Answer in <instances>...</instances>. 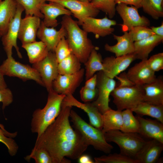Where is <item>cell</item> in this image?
I'll list each match as a JSON object with an SVG mask.
<instances>
[{"label":"cell","instance_id":"52a82bcc","mask_svg":"<svg viewBox=\"0 0 163 163\" xmlns=\"http://www.w3.org/2000/svg\"><path fill=\"white\" fill-rule=\"evenodd\" d=\"M0 69L4 76L17 77L24 82L33 80L44 87L39 73L34 68L27 64L16 61L12 56L7 57L4 61Z\"/></svg>","mask_w":163,"mask_h":163},{"label":"cell","instance_id":"f35d334b","mask_svg":"<svg viewBox=\"0 0 163 163\" xmlns=\"http://www.w3.org/2000/svg\"><path fill=\"white\" fill-rule=\"evenodd\" d=\"M128 32L134 42L142 40L155 34L150 28L144 26L134 27Z\"/></svg>","mask_w":163,"mask_h":163},{"label":"cell","instance_id":"9c48e42d","mask_svg":"<svg viewBox=\"0 0 163 163\" xmlns=\"http://www.w3.org/2000/svg\"><path fill=\"white\" fill-rule=\"evenodd\" d=\"M97 74L98 95L92 103L102 114L111 108L109 106V97L116 88V83L113 78L106 75L102 71L98 72Z\"/></svg>","mask_w":163,"mask_h":163},{"label":"cell","instance_id":"9a60e30c","mask_svg":"<svg viewBox=\"0 0 163 163\" xmlns=\"http://www.w3.org/2000/svg\"><path fill=\"white\" fill-rule=\"evenodd\" d=\"M61 106H74L80 108L87 114L89 120V124L95 127L102 130L103 126L102 114L92 103H83L75 98L72 94L66 95Z\"/></svg>","mask_w":163,"mask_h":163},{"label":"cell","instance_id":"30bf717a","mask_svg":"<svg viewBox=\"0 0 163 163\" xmlns=\"http://www.w3.org/2000/svg\"><path fill=\"white\" fill-rule=\"evenodd\" d=\"M24 11V9L23 7L18 4L15 16L10 22L6 32L1 37L3 48L7 57L12 56V49L14 47L18 57L20 58H22L19 47L17 46V40L22 18L21 15Z\"/></svg>","mask_w":163,"mask_h":163},{"label":"cell","instance_id":"ab89813d","mask_svg":"<svg viewBox=\"0 0 163 163\" xmlns=\"http://www.w3.org/2000/svg\"><path fill=\"white\" fill-rule=\"evenodd\" d=\"M54 53L58 63L72 53L66 37H63L59 42Z\"/></svg>","mask_w":163,"mask_h":163},{"label":"cell","instance_id":"3957f363","mask_svg":"<svg viewBox=\"0 0 163 163\" xmlns=\"http://www.w3.org/2000/svg\"><path fill=\"white\" fill-rule=\"evenodd\" d=\"M46 103L42 109L38 108L33 113L31 123L32 133L37 134V139L55 120L60 113L62 101L66 96L53 89L48 92Z\"/></svg>","mask_w":163,"mask_h":163},{"label":"cell","instance_id":"f5cc1de1","mask_svg":"<svg viewBox=\"0 0 163 163\" xmlns=\"http://www.w3.org/2000/svg\"><path fill=\"white\" fill-rule=\"evenodd\" d=\"M88 0L89 2H90L91 1H93V0Z\"/></svg>","mask_w":163,"mask_h":163},{"label":"cell","instance_id":"60d3db41","mask_svg":"<svg viewBox=\"0 0 163 163\" xmlns=\"http://www.w3.org/2000/svg\"><path fill=\"white\" fill-rule=\"evenodd\" d=\"M146 63L153 71H158L163 69V53H160L152 56L146 60Z\"/></svg>","mask_w":163,"mask_h":163},{"label":"cell","instance_id":"4dcf8cb0","mask_svg":"<svg viewBox=\"0 0 163 163\" xmlns=\"http://www.w3.org/2000/svg\"><path fill=\"white\" fill-rule=\"evenodd\" d=\"M81 62L72 53L58 63L59 74L71 75L79 71L81 69Z\"/></svg>","mask_w":163,"mask_h":163},{"label":"cell","instance_id":"816d5d0a","mask_svg":"<svg viewBox=\"0 0 163 163\" xmlns=\"http://www.w3.org/2000/svg\"><path fill=\"white\" fill-rule=\"evenodd\" d=\"M2 34L0 32V38L2 37Z\"/></svg>","mask_w":163,"mask_h":163},{"label":"cell","instance_id":"7bdbcfd3","mask_svg":"<svg viewBox=\"0 0 163 163\" xmlns=\"http://www.w3.org/2000/svg\"><path fill=\"white\" fill-rule=\"evenodd\" d=\"M81 100L86 102L95 100L98 95V90L96 88L94 90L88 88L85 86L81 88L80 91Z\"/></svg>","mask_w":163,"mask_h":163},{"label":"cell","instance_id":"b9f144b4","mask_svg":"<svg viewBox=\"0 0 163 163\" xmlns=\"http://www.w3.org/2000/svg\"><path fill=\"white\" fill-rule=\"evenodd\" d=\"M13 97L11 90L7 88H0V102L2 103V109L4 110L13 102ZM0 127L4 131L8 132L4 128L3 125L0 123Z\"/></svg>","mask_w":163,"mask_h":163},{"label":"cell","instance_id":"f6af8a7d","mask_svg":"<svg viewBox=\"0 0 163 163\" xmlns=\"http://www.w3.org/2000/svg\"><path fill=\"white\" fill-rule=\"evenodd\" d=\"M97 74H95L92 77L86 80L84 86L88 88L94 90L97 88Z\"/></svg>","mask_w":163,"mask_h":163},{"label":"cell","instance_id":"83f0119b","mask_svg":"<svg viewBox=\"0 0 163 163\" xmlns=\"http://www.w3.org/2000/svg\"><path fill=\"white\" fill-rule=\"evenodd\" d=\"M104 133L110 131L120 130L122 123V111L114 110L111 108L102 114Z\"/></svg>","mask_w":163,"mask_h":163},{"label":"cell","instance_id":"7dc6e473","mask_svg":"<svg viewBox=\"0 0 163 163\" xmlns=\"http://www.w3.org/2000/svg\"><path fill=\"white\" fill-rule=\"evenodd\" d=\"M78 159L79 163H95L91 157L87 154H82Z\"/></svg>","mask_w":163,"mask_h":163},{"label":"cell","instance_id":"4fadbf2b","mask_svg":"<svg viewBox=\"0 0 163 163\" xmlns=\"http://www.w3.org/2000/svg\"><path fill=\"white\" fill-rule=\"evenodd\" d=\"M116 21L105 16L102 18L88 17L85 18L81 24L82 29L88 33H92L96 38L104 37L111 34L114 30L112 26Z\"/></svg>","mask_w":163,"mask_h":163},{"label":"cell","instance_id":"f907efd6","mask_svg":"<svg viewBox=\"0 0 163 163\" xmlns=\"http://www.w3.org/2000/svg\"><path fill=\"white\" fill-rule=\"evenodd\" d=\"M80 1L83 2H89L88 0H79Z\"/></svg>","mask_w":163,"mask_h":163},{"label":"cell","instance_id":"bcb514c9","mask_svg":"<svg viewBox=\"0 0 163 163\" xmlns=\"http://www.w3.org/2000/svg\"><path fill=\"white\" fill-rule=\"evenodd\" d=\"M142 0H115L116 4L123 3L135 6L138 9L141 8Z\"/></svg>","mask_w":163,"mask_h":163},{"label":"cell","instance_id":"8992f818","mask_svg":"<svg viewBox=\"0 0 163 163\" xmlns=\"http://www.w3.org/2000/svg\"><path fill=\"white\" fill-rule=\"evenodd\" d=\"M144 93L142 86L134 85L116 87L110 95L117 110L122 111L126 109L132 110L143 101Z\"/></svg>","mask_w":163,"mask_h":163},{"label":"cell","instance_id":"f1b7e54d","mask_svg":"<svg viewBox=\"0 0 163 163\" xmlns=\"http://www.w3.org/2000/svg\"><path fill=\"white\" fill-rule=\"evenodd\" d=\"M138 116H147L163 123V105H156L145 101L131 110Z\"/></svg>","mask_w":163,"mask_h":163},{"label":"cell","instance_id":"836d02e7","mask_svg":"<svg viewBox=\"0 0 163 163\" xmlns=\"http://www.w3.org/2000/svg\"><path fill=\"white\" fill-rule=\"evenodd\" d=\"M24 8L25 16H35L43 19L44 16L41 12L42 5L46 3V0H15Z\"/></svg>","mask_w":163,"mask_h":163},{"label":"cell","instance_id":"5bb4252c","mask_svg":"<svg viewBox=\"0 0 163 163\" xmlns=\"http://www.w3.org/2000/svg\"><path fill=\"white\" fill-rule=\"evenodd\" d=\"M85 74V70L81 69L74 74H59L53 82L52 89L59 94H73L82 82Z\"/></svg>","mask_w":163,"mask_h":163},{"label":"cell","instance_id":"7c38bea8","mask_svg":"<svg viewBox=\"0 0 163 163\" xmlns=\"http://www.w3.org/2000/svg\"><path fill=\"white\" fill-rule=\"evenodd\" d=\"M46 0L58 3L69 10L78 19L79 25L85 18L96 17L100 12V11L94 7L90 2H83L79 0Z\"/></svg>","mask_w":163,"mask_h":163},{"label":"cell","instance_id":"e0dca14e","mask_svg":"<svg viewBox=\"0 0 163 163\" xmlns=\"http://www.w3.org/2000/svg\"><path fill=\"white\" fill-rule=\"evenodd\" d=\"M41 23L40 18L35 16H25L21 18L18 38L22 44L36 41L37 34Z\"/></svg>","mask_w":163,"mask_h":163},{"label":"cell","instance_id":"ffe728a7","mask_svg":"<svg viewBox=\"0 0 163 163\" xmlns=\"http://www.w3.org/2000/svg\"><path fill=\"white\" fill-rule=\"evenodd\" d=\"M40 10L44 16L43 22L45 25L49 27L55 28L58 25L57 18L59 16L72 14L69 10L63 6L53 2L43 4Z\"/></svg>","mask_w":163,"mask_h":163},{"label":"cell","instance_id":"d590c367","mask_svg":"<svg viewBox=\"0 0 163 163\" xmlns=\"http://www.w3.org/2000/svg\"><path fill=\"white\" fill-rule=\"evenodd\" d=\"M17 132L13 133L4 131L0 127V142L3 143L7 147L9 155L13 156L17 154L18 146L13 138L16 136Z\"/></svg>","mask_w":163,"mask_h":163},{"label":"cell","instance_id":"f546056e","mask_svg":"<svg viewBox=\"0 0 163 163\" xmlns=\"http://www.w3.org/2000/svg\"><path fill=\"white\" fill-rule=\"evenodd\" d=\"M98 49V47H95L92 50L87 61L84 63L86 80L92 77L96 72L103 71L104 69L103 59L101 54L97 51Z\"/></svg>","mask_w":163,"mask_h":163},{"label":"cell","instance_id":"c3c4849f","mask_svg":"<svg viewBox=\"0 0 163 163\" xmlns=\"http://www.w3.org/2000/svg\"><path fill=\"white\" fill-rule=\"evenodd\" d=\"M150 28L155 35L163 37V23L158 27H152Z\"/></svg>","mask_w":163,"mask_h":163},{"label":"cell","instance_id":"484cf974","mask_svg":"<svg viewBox=\"0 0 163 163\" xmlns=\"http://www.w3.org/2000/svg\"><path fill=\"white\" fill-rule=\"evenodd\" d=\"M17 5L15 0H3L0 2V32L2 36L6 32L15 16Z\"/></svg>","mask_w":163,"mask_h":163},{"label":"cell","instance_id":"d6986e66","mask_svg":"<svg viewBox=\"0 0 163 163\" xmlns=\"http://www.w3.org/2000/svg\"><path fill=\"white\" fill-rule=\"evenodd\" d=\"M66 36V30L62 26L58 30L54 27L46 26L42 21L37 34V38L45 44L49 51L53 52L61 39Z\"/></svg>","mask_w":163,"mask_h":163},{"label":"cell","instance_id":"603a6c76","mask_svg":"<svg viewBox=\"0 0 163 163\" xmlns=\"http://www.w3.org/2000/svg\"><path fill=\"white\" fill-rule=\"evenodd\" d=\"M117 43L113 45L106 43L104 49L107 51L114 53L115 56H119L134 53L135 50L134 42L128 32H124L122 35H113Z\"/></svg>","mask_w":163,"mask_h":163},{"label":"cell","instance_id":"ee69618b","mask_svg":"<svg viewBox=\"0 0 163 163\" xmlns=\"http://www.w3.org/2000/svg\"><path fill=\"white\" fill-rule=\"evenodd\" d=\"M115 77L117 78L120 82L119 86L131 87L135 85L128 78L126 73L123 72L119 76H117Z\"/></svg>","mask_w":163,"mask_h":163},{"label":"cell","instance_id":"cb8c5ba5","mask_svg":"<svg viewBox=\"0 0 163 163\" xmlns=\"http://www.w3.org/2000/svg\"><path fill=\"white\" fill-rule=\"evenodd\" d=\"M143 101L156 105H163V78L158 77L152 82L142 86Z\"/></svg>","mask_w":163,"mask_h":163},{"label":"cell","instance_id":"8d00e7d4","mask_svg":"<svg viewBox=\"0 0 163 163\" xmlns=\"http://www.w3.org/2000/svg\"><path fill=\"white\" fill-rule=\"evenodd\" d=\"M90 2L95 8L105 13L109 18L114 16L116 11L115 0H93Z\"/></svg>","mask_w":163,"mask_h":163},{"label":"cell","instance_id":"d6a6232c","mask_svg":"<svg viewBox=\"0 0 163 163\" xmlns=\"http://www.w3.org/2000/svg\"><path fill=\"white\" fill-rule=\"evenodd\" d=\"M163 0H142L141 8L144 11L154 19L163 16Z\"/></svg>","mask_w":163,"mask_h":163},{"label":"cell","instance_id":"7402d4cb","mask_svg":"<svg viewBox=\"0 0 163 163\" xmlns=\"http://www.w3.org/2000/svg\"><path fill=\"white\" fill-rule=\"evenodd\" d=\"M140 125L139 133L142 137L157 140L163 143V123L157 120L136 117Z\"/></svg>","mask_w":163,"mask_h":163},{"label":"cell","instance_id":"277c9868","mask_svg":"<svg viewBox=\"0 0 163 163\" xmlns=\"http://www.w3.org/2000/svg\"><path fill=\"white\" fill-rule=\"evenodd\" d=\"M70 117L75 129L79 133L88 146L91 145L96 150L106 154L111 152L113 147L106 141L102 130L87 123L72 109Z\"/></svg>","mask_w":163,"mask_h":163},{"label":"cell","instance_id":"7a4b0ae2","mask_svg":"<svg viewBox=\"0 0 163 163\" xmlns=\"http://www.w3.org/2000/svg\"><path fill=\"white\" fill-rule=\"evenodd\" d=\"M61 24L66 30V39L72 53L84 64L95 47L88 38V33L80 28L77 21L71 15H63Z\"/></svg>","mask_w":163,"mask_h":163},{"label":"cell","instance_id":"74e56055","mask_svg":"<svg viewBox=\"0 0 163 163\" xmlns=\"http://www.w3.org/2000/svg\"><path fill=\"white\" fill-rule=\"evenodd\" d=\"M34 159L36 163H53L52 158L49 152L43 148H33L30 154L25 158L27 161Z\"/></svg>","mask_w":163,"mask_h":163},{"label":"cell","instance_id":"4316f807","mask_svg":"<svg viewBox=\"0 0 163 163\" xmlns=\"http://www.w3.org/2000/svg\"><path fill=\"white\" fill-rule=\"evenodd\" d=\"M22 47L26 51L29 62L32 64L44 59L49 52L41 41L23 44Z\"/></svg>","mask_w":163,"mask_h":163},{"label":"cell","instance_id":"2e32d148","mask_svg":"<svg viewBox=\"0 0 163 163\" xmlns=\"http://www.w3.org/2000/svg\"><path fill=\"white\" fill-rule=\"evenodd\" d=\"M135 59L133 53L117 57H106L103 60L102 71L108 77L113 78L126 70Z\"/></svg>","mask_w":163,"mask_h":163},{"label":"cell","instance_id":"8fae6325","mask_svg":"<svg viewBox=\"0 0 163 163\" xmlns=\"http://www.w3.org/2000/svg\"><path fill=\"white\" fill-rule=\"evenodd\" d=\"M138 8L134 6H129L126 4H117L116 11L121 18V29L124 32H128L132 28L137 26L148 27L150 21L146 17L140 15Z\"/></svg>","mask_w":163,"mask_h":163},{"label":"cell","instance_id":"681fc988","mask_svg":"<svg viewBox=\"0 0 163 163\" xmlns=\"http://www.w3.org/2000/svg\"><path fill=\"white\" fill-rule=\"evenodd\" d=\"M7 88V85L5 80L4 75L0 69V88Z\"/></svg>","mask_w":163,"mask_h":163},{"label":"cell","instance_id":"ac0fdd59","mask_svg":"<svg viewBox=\"0 0 163 163\" xmlns=\"http://www.w3.org/2000/svg\"><path fill=\"white\" fill-rule=\"evenodd\" d=\"M128 78L135 85L143 86L153 81L156 78L155 72L142 60L130 68L126 73Z\"/></svg>","mask_w":163,"mask_h":163},{"label":"cell","instance_id":"44dd1931","mask_svg":"<svg viewBox=\"0 0 163 163\" xmlns=\"http://www.w3.org/2000/svg\"><path fill=\"white\" fill-rule=\"evenodd\" d=\"M163 143L154 139L147 141L135 158L139 163H155L160 162Z\"/></svg>","mask_w":163,"mask_h":163},{"label":"cell","instance_id":"6da1fadb","mask_svg":"<svg viewBox=\"0 0 163 163\" xmlns=\"http://www.w3.org/2000/svg\"><path fill=\"white\" fill-rule=\"evenodd\" d=\"M72 107L62 106L54 121L36 139L34 148H43L50 155L53 163H70L78 159L88 146L71 126L69 121Z\"/></svg>","mask_w":163,"mask_h":163},{"label":"cell","instance_id":"d4e9b609","mask_svg":"<svg viewBox=\"0 0 163 163\" xmlns=\"http://www.w3.org/2000/svg\"><path fill=\"white\" fill-rule=\"evenodd\" d=\"M163 40V37L155 34L142 40L134 42L133 53L136 59L141 60L147 59L149 54Z\"/></svg>","mask_w":163,"mask_h":163},{"label":"cell","instance_id":"db71d44e","mask_svg":"<svg viewBox=\"0 0 163 163\" xmlns=\"http://www.w3.org/2000/svg\"><path fill=\"white\" fill-rule=\"evenodd\" d=\"M2 0H0V2L2 1Z\"/></svg>","mask_w":163,"mask_h":163},{"label":"cell","instance_id":"e575fe53","mask_svg":"<svg viewBox=\"0 0 163 163\" xmlns=\"http://www.w3.org/2000/svg\"><path fill=\"white\" fill-rule=\"evenodd\" d=\"M94 161L95 163H139L138 160L120 153L95 157Z\"/></svg>","mask_w":163,"mask_h":163},{"label":"cell","instance_id":"5b68a950","mask_svg":"<svg viewBox=\"0 0 163 163\" xmlns=\"http://www.w3.org/2000/svg\"><path fill=\"white\" fill-rule=\"evenodd\" d=\"M104 134L107 142H112L118 145L120 153L134 159L147 141L137 133H126L119 130L110 131Z\"/></svg>","mask_w":163,"mask_h":163},{"label":"cell","instance_id":"1f68e13d","mask_svg":"<svg viewBox=\"0 0 163 163\" xmlns=\"http://www.w3.org/2000/svg\"><path fill=\"white\" fill-rule=\"evenodd\" d=\"M133 112L129 109L122 111L123 123L121 131L126 133H139V123L136 117L133 115Z\"/></svg>","mask_w":163,"mask_h":163},{"label":"cell","instance_id":"ba28073f","mask_svg":"<svg viewBox=\"0 0 163 163\" xmlns=\"http://www.w3.org/2000/svg\"><path fill=\"white\" fill-rule=\"evenodd\" d=\"M39 73L48 92L53 90V82L59 75L58 62L54 52L49 51L43 60L32 64Z\"/></svg>","mask_w":163,"mask_h":163}]
</instances>
